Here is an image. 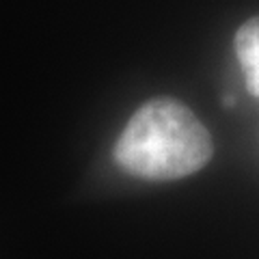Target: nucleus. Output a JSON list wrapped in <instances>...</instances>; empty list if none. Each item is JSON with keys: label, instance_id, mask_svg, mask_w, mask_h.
Wrapping results in <instances>:
<instances>
[{"label": "nucleus", "instance_id": "f03ea898", "mask_svg": "<svg viewBox=\"0 0 259 259\" xmlns=\"http://www.w3.org/2000/svg\"><path fill=\"white\" fill-rule=\"evenodd\" d=\"M236 54L248 91L259 97V18L244 22L236 32Z\"/></svg>", "mask_w": 259, "mask_h": 259}, {"label": "nucleus", "instance_id": "f257e3e1", "mask_svg": "<svg viewBox=\"0 0 259 259\" xmlns=\"http://www.w3.org/2000/svg\"><path fill=\"white\" fill-rule=\"evenodd\" d=\"M115 162L143 180H180L212 158V136L186 104L173 97L145 102L115 145Z\"/></svg>", "mask_w": 259, "mask_h": 259}]
</instances>
